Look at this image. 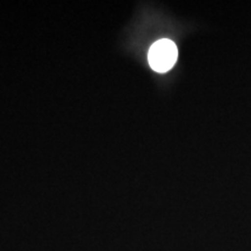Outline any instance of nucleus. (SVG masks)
Instances as JSON below:
<instances>
[{"mask_svg": "<svg viewBox=\"0 0 251 251\" xmlns=\"http://www.w3.org/2000/svg\"><path fill=\"white\" fill-rule=\"evenodd\" d=\"M178 58L177 47L171 40H159L149 50L148 61L152 70L166 72L174 67Z\"/></svg>", "mask_w": 251, "mask_h": 251, "instance_id": "f257e3e1", "label": "nucleus"}]
</instances>
